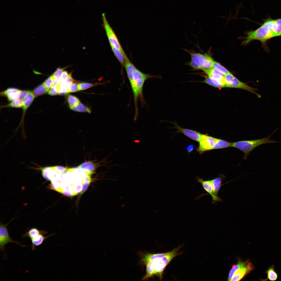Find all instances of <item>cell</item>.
<instances>
[{
    "instance_id": "6da1fadb",
    "label": "cell",
    "mask_w": 281,
    "mask_h": 281,
    "mask_svg": "<svg viewBox=\"0 0 281 281\" xmlns=\"http://www.w3.org/2000/svg\"><path fill=\"white\" fill-rule=\"evenodd\" d=\"M247 33V36L242 42V44L246 45L252 41L257 40L261 43L265 49L266 50L268 49L266 46L267 41L276 37L269 27L264 23L256 30L248 31Z\"/></svg>"
},
{
    "instance_id": "7a4b0ae2",
    "label": "cell",
    "mask_w": 281,
    "mask_h": 281,
    "mask_svg": "<svg viewBox=\"0 0 281 281\" xmlns=\"http://www.w3.org/2000/svg\"><path fill=\"white\" fill-rule=\"evenodd\" d=\"M181 247V246H180L168 252L167 254L162 258L148 261L150 263L153 269L154 276L157 277L160 280L163 279L164 271L167 266L174 258L182 253L181 252H179Z\"/></svg>"
},
{
    "instance_id": "3957f363",
    "label": "cell",
    "mask_w": 281,
    "mask_h": 281,
    "mask_svg": "<svg viewBox=\"0 0 281 281\" xmlns=\"http://www.w3.org/2000/svg\"><path fill=\"white\" fill-rule=\"evenodd\" d=\"M277 130V129L271 134L265 138L254 140L240 141L232 143V147L243 151L244 154V158L246 159L248 154L257 146L264 144L279 142V141H274L270 138L271 136Z\"/></svg>"
},
{
    "instance_id": "277c9868",
    "label": "cell",
    "mask_w": 281,
    "mask_h": 281,
    "mask_svg": "<svg viewBox=\"0 0 281 281\" xmlns=\"http://www.w3.org/2000/svg\"><path fill=\"white\" fill-rule=\"evenodd\" d=\"M188 52L191 56L188 65L193 69L203 70L213 67L214 61L210 55L199 53Z\"/></svg>"
},
{
    "instance_id": "5b68a950",
    "label": "cell",
    "mask_w": 281,
    "mask_h": 281,
    "mask_svg": "<svg viewBox=\"0 0 281 281\" xmlns=\"http://www.w3.org/2000/svg\"><path fill=\"white\" fill-rule=\"evenodd\" d=\"M48 232L44 230H39L35 228H32L28 229V231L23 234L22 238L28 237L31 240L32 244L31 249L33 251L35 249L36 246L41 245L46 239L54 235L52 234L45 236Z\"/></svg>"
},
{
    "instance_id": "8992f818",
    "label": "cell",
    "mask_w": 281,
    "mask_h": 281,
    "mask_svg": "<svg viewBox=\"0 0 281 281\" xmlns=\"http://www.w3.org/2000/svg\"><path fill=\"white\" fill-rule=\"evenodd\" d=\"M103 25L110 46H112L120 50L124 54L125 53L114 31L108 23L105 14H102Z\"/></svg>"
},
{
    "instance_id": "52a82bcc",
    "label": "cell",
    "mask_w": 281,
    "mask_h": 281,
    "mask_svg": "<svg viewBox=\"0 0 281 281\" xmlns=\"http://www.w3.org/2000/svg\"><path fill=\"white\" fill-rule=\"evenodd\" d=\"M224 79L227 87L242 89L257 94L255 91V89L240 81L231 73L225 75Z\"/></svg>"
},
{
    "instance_id": "ba28073f",
    "label": "cell",
    "mask_w": 281,
    "mask_h": 281,
    "mask_svg": "<svg viewBox=\"0 0 281 281\" xmlns=\"http://www.w3.org/2000/svg\"><path fill=\"white\" fill-rule=\"evenodd\" d=\"M216 138L209 136L207 134H203L199 142V145L197 151L200 154L204 152L213 149L215 142Z\"/></svg>"
},
{
    "instance_id": "9c48e42d",
    "label": "cell",
    "mask_w": 281,
    "mask_h": 281,
    "mask_svg": "<svg viewBox=\"0 0 281 281\" xmlns=\"http://www.w3.org/2000/svg\"><path fill=\"white\" fill-rule=\"evenodd\" d=\"M7 225H4L1 222L0 226V249L1 250L4 252L5 246L9 243H15L23 247L27 246L20 244L18 242L14 241L11 238L8 230Z\"/></svg>"
},
{
    "instance_id": "30bf717a",
    "label": "cell",
    "mask_w": 281,
    "mask_h": 281,
    "mask_svg": "<svg viewBox=\"0 0 281 281\" xmlns=\"http://www.w3.org/2000/svg\"><path fill=\"white\" fill-rule=\"evenodd\" d=\"M254 266L252 263L247 260L244 266L238 269L235 273L230 281H239L241 280L245 276L253 271Z\"/></svg>"
},
{
    "instance_id": "8fae6325",
    "label": "cell",
    "mask_w": 281,
    "mask_h": 281,
    "mask_svg": "<svg viewBox=\"0 0 281 281\" xmlns=\"http://www.w3.org/2000/svg\"><path fill=\"white\" fill-rule=\"evenodd\" d=\"M175 126L173 128L177 130L176 132H180L191 139L199 142L201 140L203 134L196 131L181 127L175 122H170Z\"/></svg>"
},
{
    "instance_id": "7c38bea8",
    "label": "cell",
    "mask_w": 281,
    "mask_h": 281,
    "mask_svg": "<svg viewBox=\"0 0 281 281\" xmlns=\"http://www.w3.org/2000/svg\"><path fill=\"white\" fill-rule=\"evenodd\" d=\"M197 181L201 184L203 189L207 192L208 195L211 196L212 203H214L218 201L221 202L222 200L221 198L220 197H217L214 195L213 185L211 180H205L202 178H198Z\"/></svg>"
},
{
    "instance_id": "4fadbf2b",
    "label": "cell",
    "mask_w": 281,
    "mask_h": 281,
    "mask_svg": "<svg viewBox=\"0 0 281 281\" xmlns=\"http://www.w3.org/2000/svg\"><path fill=\"white\" fill-rule=\"evenodd\" d=\"M264 22L275 34L276 37L280 36L281 32V18L274 20L269 18L265 20Z\"/></svg>"
},
{
    "instance_id": "5bb4252c",
    "label": "cell",
    "mask_w": 281,
    "mask_h": 281,
    "mask_svg": "<svg viewBox=\"0 0 281 281\" xmlns=\"http://www.w3.org/2000/svg\"><path fill=\"white\" fill-rule=\"evenodd\" d=\"M203 71L208 77L219 80L226 85L224 79L225 75L219 70L212 67Z\"/></svg>"
},
{
    "instance_id": "9a60e30c",
    "label": "cell",
    "mask_w": 281,
    "mask_h": 281,
    "mask_svg": "<svg viewBox=\"0 0 281 281\" xmlns=\"http://www.w3.org/2000/svg\"><path fill=\"white\" fill-rule=\"evenodd\" d=\"M97 167V164L95 163L90 161L85 162L78 166L87 175L91 176Z\"/></svg>"
},
{
    "instance_id": "2e32d148",
    "label": "cell",
    "mask_w": 281,
    "mask_h": 281,
    "mask_svg": "<svg viewBox=\"0 0 281 281\" xmlns=\"http://www.w3.org/2000/svg\"><path fill=\"white\" fill-rule=\"evenodd\" d=\"M35 97L33 92L30 91L27 96L22 100L23 105L22 108L23 109V114L21 122H23L26 110L30 105Z\"/></svg>"
},
{
    "instance_id": "e0dca14e",
    "label": "cell",
    "mask_w": 281,
    "mask_h": 281,
    "mask_svg": "<svg viewBox=\"0 0 281 281\" xmlns=\"http://www.w3.org/2000/svg\"><path fill=\"white\" fill-rule=\"evenodd\" d=\"M265 273L267 274V278L266 279L260 278L259 279L261 281H266L269 280L271 281H275L277 280L278 278V274L275 270L274 264L269 267Z\"/></svg>"
},
{
    "instance_id": "ac0fdd59",
    "label": "cell",
    "mask_w": 281,
    "mask_h": 281,
    "mask_svg": "<svg viewBox=\"0 0 281 281\" xmlns=\"http://www.w3.org/2000/svg\"><path fill=\"white\" fill-rule=\"evenodd\" d=\"M225 177V176L220 174L218 177L211 180L213 185L214 195L217 197H219L218 195V193L221 186L225 184H222V181Z\"/></svg>"
},
{
    "instance_id": "d6986e66",
    "label": "cell",
    "mask_w": 281,
    "mask_h": 281,
    "mask_svg": "<svg viewBox=\"0 0 281 281\" xmlns=\"http://www.w3.org/2000/svg\"><path fill=\"white\" fill-rule=\"evenodd\" d=\"M247 260L242 261L240 259H238L237 263L233 265L230 270L227 279V280L230 281L235 272L239 269L244 266L246 263Z\"/></svg>"
},
{
    "instance_id": "ffe728a7",
    "label": "cell",
    "mask_w": 281,
    "mask_h": 281,
    "mask_svg": "<svg viewBox=\"0 0 281 281\" xmlns=\"http://www.w3.org/2000/svg\"><path fill=\"white\" fill-rule=\"evenodd\" d=\"M210 86L217 88H223L226 87V85L218 80L214 79L209 77L206 78L203 81Z\"/></svg>"
},
{
    "instance_id": "44dd1931",
    "label": "cell",
    "mask_w": 281,
    "mask_h": 281,
    "mask_svg": "<svg viewBox=\"0 0 281 281\" xmlns=\"http://www.w3.org/2000/svg\"><path fill=\"white\" fill-rule=\"evenodd\" d=\"M229 147H232V143L216 138L215 143L213 149H222Z\"/></svg>"
},
{
    "instance_id": "7402d4cb",
    "label": "cell",
    "mask_w": 281,
    "mask_h": 281,
    "mask_svg": "<svg viewBox=\"0 0 281 281\" xmlns=\"http://www.w3.org/2000/svg\"><path fill=\"white\" fill-rule=\"evenodd\" d=\"M112 50L114 55L118 60L121 65L124 67L125 65V60L124 55L119 50L114 47L110 46Z\"/></svg>"
},
{
    "instance_id": "603a6c76",
    "label": "cell",
    "mask_w": 281,
    "mask_h": 281,
    "mask_svg": "<svg viewBox=\"0 0 281 281\" xmlns=\"http://www.w3.org/2000/svg\"><path fill=\"white\" fill-rule=\"evenodd\" d=\"M48 91L43 83L36 87L33 90V93L35 97H36L46 93Z\"/></svg>"
},
{
    "instance_id": "cb8c5ba5",
    "label": "cell",
    "mask_w": 281,
    "mask_h": 281,
    "mask_svg": "<svg viewBox=\"0 0 281 281\" xmlns=\"http://www.w3.org/2000/svg\"><path fill=\"white\" fill-rule=\"evenodd\" d=\"M72 110L79 112H87L91 113V111L90 109L81 103L76 106L70 107Z\"/></svg>"
},
{
    "instance_id": "d4e9b609",
    "label": "cell",
    "mask_w": 281,
    "mask_h": 281,
    "mask_svg": "<svg viewBox=\"0 0 281 281\" xmlns=\"http://www.w3.org/2000/svg\"><path fill=\"white\" fill-rule=\"evenodd\" d=\"M20 90L16 88H9L1 92L0 95L1 96L7 97L19 92Z\"/></svg>"
},
{
    "instance_id": "484cf974",
    "label": "cell",
    "mask_w": 281,
    "mask_h": 281,
    "mask_svg": "<svg viewBox=\"0 0 281 281\" xmlns=\"http://www.w3.org/2000/svg\"><path fill=\"white\" fill-rule=\"evenodd\" d=\"M23 105L22 100L18 99L12 101L9 104L2 106V107H12L14 108H21Z\"/></svg>"
},
{
    "instance_id": "4316f807",
    "label": "cell",
    "mask_w": 281,
    "mask_h": 281,
    "mask_svg": "<svg viewBox=\"0 0 281 281\" xmlns=\"http://www.w3.org/2000/svg\"><path fill=\"white\" fill-rule=\"evenodd\" d=\"M67 101L69 108L76 106L80 103L79 100L77 97L71 95L68 96Z\"/></svg>"
},
{
    "instance_id": "83f0119b",
    "label": "cell",
    "mask_w": 281,
    "mask_h": 281,
    "mask_svg": "<svg viewBox=\"0 0 281 281\" xmlns=\"http://www.w3.org/2000/svg\"><path fill=\"white\" fill-rule=\"evenodd\" d=\"M213 67L219 70L224 75L231 73L226 68L218 62L214 61Z\"/></svg>"
},
{
    "instance_id": "f1b7e54d",
    "label": "cell",
    "mask_w": 281,
    "mask_h": 281,
    "mask_svg": "<svg viewBox=\"0 0 281 281\" xmlns=\"http://www.w3.org/2000/svg\"><path fill=\"white\" fill-rule=\"evenodd\" d=\"M91 176L87 175L85 178L84 182L83 184L82 190L80 193L81 195L87 189L90 183L91 182Z\"/></svg>"
},
{
    "instance_id": "f546056e",
    "label": "cell",
    "mask_w": 281,
    "mask_h": 281,
    "mask_svg": "<svg viewBox=\"0 0 281 281\" xmlns=\"http://www.w3.org/2000/svg\"><path fill=\"white\" fill-rule=\"evenodd\" d=\"M95 84L86 82H82L79 84L78 87L79 91L86 90L94 86Z\"/></svg>"
},
{
    "instance_id": "4dcf8cb0",
    "label": "cell",
    "mask_w": 281,
    "mask_h": 281,
    "mask_svg": "<svg viewBox=\"0 0 281 281\" xmlns=\"http://www.w3.org/2000/svg\"><path fill=\"white\" fill-rule=\"evenodd\" d=\"M54 78L52 75L48 78L43 83L46 88L49 90L53 85Z\"/></svg>"
},
{
    "instance_id": "1f68e13d",
    "label": "cell",
    "mask_w": 281,
    "mask_h": 281,
    "mask_svg": "<svg viewBox=\"0 0 281 281\" xmlns=\"http://www.w3.org/2000/svg\"><path fill=\"white\" fill-rule=\"evenodd\" d=\"M78 84L77 83H72L68 89V92H74L79 91Z\"/></svg>"
},
{
    "instance_id": "d6a6232c",
    "label": "cell",
    "mask_w": 281,
    "mask_h": 281,
    "mask_svg": "<svg viewBox=\"0 0 281 281\" xmlns=\"http://www.w3.org/2000/svg\"><path fill=\"white\" fill-rule=\"evenodd\" d=\"M52 167L55 171L59 173H64L67 171L68 169L67 167L61 166L58 165Z\"/></svg>"
},
{
    "instance_id": "836d02e7",
    "label": "cell",
    "mask_w": 281,
    "mask_h": 281,
    "mask_svg": "<svg viewBox=\"0 0 281 281\" xmlns=\"http://www.w3.org/2000/svg\"><path fill=\"white\" fill-rule=\"evenodd\" d=\"M48 94L51 96H54L59 94L58 87L53 85L48 91Z\"/></svg>"
},
{
    "instance_id": "e575fe53",
    "label": "cell",
    "mask_w": 281,
    "mask_h": 281,
    "mask_svg": "<svg viewBox=\"0 0 281 281\" xmlns=\"http://www.w3.org/2000/svg\"><path fill=\"white\" fill-rule=\"evenodd\" d=\"M65 68H58L52 75L54 79L57 77L61 76Z\"/></svg>"
},
{
    "instance_id": "d590c367",
    "label": "cell",
    "mask_w": 281,
    "mask_h": 281,
    "mask_svg": "<svg viewBox=\"0 0 281 281\" xmlns=\"http://www.w3.org/2000/svg\"><path fill=\"white\" fill-rule=\"evenodd\" d=\"M20 91L15 94L7 97L8 101H12L19 99L20 95Z\"/></svg>"
},
{
    "instance_id": "8d00e7d4",
    "label": "cell",
    "mask_w": 281,
    "mask_h": 281,
    "mask_svg": "<svg viewBox=\"0 0 281 281\" xmlns=\"http://www.w3.org/2000/svg\"><path fill=\"white\" fill-rule=\"evenodd\" d=\"M65 82L67 83L71 84L72 83L77 82H79V81L73 79L72 76V73H71L69 74V75L66 79Z\"/></svg>"
},
{
    "instance_id": "74e56055",
    "label": "cell",
    "mask_w": 281,
    "mask_h": 281,
    "mask_svg": "<svg viewBox=\"0 0 281 281\" xmlns=\"http://www.w3.org/2000/svg\"><path fill=\"white\" fill-rule=\"evenodd\" d=\"M61 81V76L57 77L54 79L53 85L58 87L60 86Z\"/></svg>"
},
{
    "instance_id": "f35d334b",
    "label": "cell",
    "mask_w": 281,
    "mask_h": 281,
    "mask_svg": "<svg viewBox=\"0 0 281 281\" xmlns=\"http://www.w3.org/2000/svg\"><path fill=\"white\" fill-rule=\"evenodd\" d=\"M29 91L28 90H21L19 99H23L27 96Z\"/></svg>"
},
{
    "instance_id": "ab89813d",
    "label": "cell",
    "mask_w": 281,
    "mask_h": 281,
    "mask_svg": "<svg viewBox=\"0 0 281 281\" xmlns=\"http://www.w3.org/2000/svg\"><path fill=\"white\" fill-rule=\"evenodd\" d=\"M69 75V74H68L67 71H63L61 76V81H65Z\"/></svg>"
},
{
    "instance_id": "60d3db41",
    "label": "cell",
    "mask_w": 281,
    "mask_h": 281,
    "mask_svg": "<svg viewBox=\"0 0 281 281\" xmlns=\"http://www.w3.org/2000/svg\"><path fill=\"white\" fill-rule=\"evenodd\" d=\"M194 149V146L192 145H189L187 148V150L188 152H190L192 151Z\"/></svg>"
},
{
    "instance_id": "b9f144b4",
    "label": "cell",
    "mask_w": 281,
    "mask_h": 281,
    "mask_svg": "<svg viewBox=\"0 0 281 281\" xmlns=\"http://www.w3.org/2000/svg\"><path fill=\"white\" fill-rule=\"evenodd\" d=\"M139 142V140H135V143H138Z\"/></svg>"
},
{
    "instance_id": "7bdbcfd3",
    "label": "cell",
    "mask_w": 281,
    "mask_h": 281,
    "mask_svg": "<svg viewBox=\"0 0 281 281\" xmlns=\"http://www.w3.org/2000/svg\"><path fill=\"white\" fill-rule=\"evenodd\" d=\"M280 36H281V33H280Z\"/></svg>"
}]
</instances>
